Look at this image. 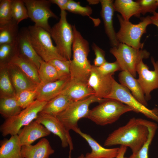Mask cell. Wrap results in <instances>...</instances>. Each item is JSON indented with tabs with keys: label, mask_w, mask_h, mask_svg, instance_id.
I'll use <instances>...</instances> for the list:
<instances>
[{
	"label": "cell",
	"mask_w": 158,
	"mask_h": 158,
	"mask_svg": "<svg viewBox=\"0 0 158 158\" xmlns=\"http://www.w3.org/2000/svg\"><path fill=\"white\" fill-rule=\"evenodd\" d=\"M66 11H61L59 22L51 28L50 34L61 56L66 60H70L74 35L73 25L67 19Z\"/></svg>",
	"instance_id": "5b68a950"
},
{
	"label": "cell",
	"mask_w": 158,
	"mask_h": 158,
	"mask_svg": "<svg viewBox=\"0 0 158 158\" xmlns=\"http://www.w3.org/2000/svg\"><path fill=\"white\" fill-rule=\"evenodd\" d=\"M101 6L100 14L104 24L105 32L112 47H117L119 42L118 41L113 26V17L115 11L112 0H100Z\"/></svg>",
	"instance_id": "2e32d148"
},
{
	"label": "cell",
	"mask_w": 158,
	"mask_h": 158,
	"mask_svg": "<svg viewBox=\"0 0 158 158\" xmlns=\"http://www.w3.org/2000/svg\"><path fill=\"white\" fill-rule=\"evenodd\" d=\"M15 96L0 97V113L6 119L18 114L22 110Z\"/></svg>",
	"instance_id": "83f0119b"
},
{
	"label": "cell",
	"mask_w": 158,
	"mask_h": 158,
	"mask_svg": "<svg viewBox=\"0 0 158 158\" xmlns=\"http://www.w3.org/2000/svg\"><path fill=\"white\" fill-rule=\"evenodd\" d=\"M35 120L43 125L51 133L58 136L61 140L63 147L69 146L70 151L71 152L73 150L69 131L65 129L56 117L40 112Z\"/></svg>",
	"instance_id": "4fadbf2b"
},
{
	"label": "cell",
	"mask_w": 158,
	"mask_h": 158,
	"mask_svg": "<svg viewBox=\"0 0 158 158\" xmlns=\"http://www.w3.org/2000/svg\"><path fill=\"white\" fill-rule=\"evenodd\" d=\"M16 44L18 53L34 65L38 69L43 60L32 46L28 28H23L19 31Z\"/></svg>",
	"instance_id": "5bb4252c"
},
{
	"label": "cell",
	"mask_w": 158,
	"mask_h": 158,
	"mask_svg": "<svg viewBox=\"0 0 158 158\" xmlns=\"http://www.w3.org/2000/svg\"><path fill=\"white\" fill-rule=\"evenodd\" d=\"M71 102L67 96L61 93L47 102L40 112L56 117Z\"/></svg>",
	"instance_id": "4316f807"
},
{
	"label": "cell",
	"mask_w": 158,
	"mask_h": 158,
	"mask_svg": "<svg viewBox=\"0 0 158 158\" xmlns=\"http://www.w3.org/2000/svg\"><path fill=\"white\" fill-rule=\"evenodd\" d=\"M153 109L155 113L158 116V108H155Z\"/></svg>",
	"instance_id": "bcb514c9"
},
{
	"label": "cell",
	"mask_w": 158,
	"mask_h": 158,
	"mask_svg": "<svg viewBox=\"0 0 158 158\" xmlns=\"http://www.w3.org/2000/svg\"><path fill=\"white\" fill-rule=\"evenodd\" d=\"M112 75L102 74L98 71L95 66L92 65L87 83L93 90L96 97L104 99L109 94L114 78Z\"/></svg>",
	"instance_id": "9a60e30c"
},
{
	"label": "cell",
	"mask_w": 158,
	"mask_h": 158,
	"mask_svg": "<svg viewBox=\"0 0 158 158\" xmlns=\"http://www.w3.org/2000/svg\"><path fill=\"white\" fill-rule=\"evenodd\" d=\"M40 81V84L51 82L59 80L57 71L55 67L48 62L42 61L38 69Z\"/></svg>",
	"instance_id": "1f68e13d"
},
{
	"label": "cell",
	"mask_w": 158,
	"mask_h": 158,
	"mask_svg": "<svg viewBox=\"0 0 158 158\" xmlns=\"http://www.w3.org/2000/svg\"><path fill=\"white\" fill-rule=\"evenodd\" d=\"M11 7L12 19L18 24L29 18L28 10L23 0H12Z\"/></svg>",
	"instance_id": "d6a6232c"
},
{
	"label": "cell",
	"mask_w": 158,
	"mask_h": 158,
	"mask_svg": "<svg viewBox=\"0 0 158 158\" xmlns=\"http://www.w3.org/2000/svg\"><path fill=\"white\" fill-rule=\"evenodd\" d=\"M150 16L152 24L156 26L158 28V13L155 12Z\"/></svg>",
	"instance_id": "ee69618b"
},
{
	"label": "cell",
	"mask_w": 158,
	"mask_h": 158,
	"mask_svg": "<svg viewBox=\"0 0 158 158\" xmlns=\"http://www.w3.org/2000/svg\"><path fill=\"white\" fill-rule=\"evenodd\" d=\"M95 67L98 71L104 75H113L115 72L121 70L118 63L116 61L111 63L107 61L101 66Z\"/></svg>",
	"instance_id": "f35d334b"
},
{
	"label": "cell",
	"mask_w": 158,
	"mask_h": 158,
	"mask_svg": "<svg viewBox=\"0 0 158 158\" xmlns=\"http://www.w3.org/2000/svg\"><path fill=\"white\" fill-rule=\"evenodd\" d=\"M117 17L120 28L116 35L119 43L135 49H142L144 44L140 42V40L143 34L146 33L147 26L152 24L150 16L142 18L141 21L137 24L125 20L120 15L118 14Z\"/></svg>",
	"instance_id": "277c9868"
},
{
	"label": "cell",
	"mask_w": 158,
	"mask_h": 158,
	"mask_svg": "<svg viewBox=\"0 0 158 158\" xmlns=\"http://www.w3.org/2000/svg\"><path fill=\"white\" fill-rule=\"evenodd\" d=\"M113 6L115 11L119 13L125 20L129 21L133 16L139 17L140 16V8L136 1L116 0L114 2Z\"/></svg>",
	"instance_id": "484cf974"
},
{
	"label": "cell",
	"mask_w": 158,
	"mask_h": 158,
	"mask_svg": "<svg viewBox=\"0 0 158 158\" xmlns=\"http://www.w3.org/2000/svg\"><path fill=\"white\" fill-rule=\"evenodd\" d=\"M27 8L29 18L35 23V25L41 28L49 33L51 28L49 19L52 18L56 19L58 17L50 8V0H23Z\"/></svg>",
	"instance_id": "8fae6325"
},
{
	"label": "cell",
	"mask_w": 158,
	"mask_h": 158,
	"mask_svg": "<svg viewBox=\"0 0 158 158\" xmlns=\"http://www.w3.org/2000/svg\"><path fill=\"white\" fill-rule=\"evenodd\" d=\"M80 15L83 16H90L92 13L91 8L88 6H83L80 3L72 0H69L66 6V11Z\"/></svg>",
	"instance_id": "74e56055"
},
{
	"label": "cell",
	"mask_w": 158,
	"mask_h": 158,
	"mask_svg": "<svg viewBox=\"0 0 158 158\" xmlns=\"http://www.w3.org/2000/svg\"><path fill=\"white\" fill-rule=\"evenodd\" d=\"M17 52L16 43L0 45V63L8 64Z\"/></svg>",
	"instance_id": "d590c367"
},
{
	"label": "cell",
	"mask_w": 158,
	"mask_h": 158,
	"mask_svg": "<svg viewBox=\"0 0 158 158\" xmlns=\"http://www.w3.org/2000/svg\"><path fill=\"white\" fill-rule=\"evenodd\" d=\"M37 88L34 90L23 91L16 94L15 97L18 103L23 109L30 105L36 99Z\"/></svg>",
	"instance_id": "836d02e7"
},
{
	"label": "cell",
	"mask_w": 158,
	"mask_h": 158,
	"mask_svg": "<svg viewBox=\"0 0 158 158\" xmlns=\"http://www.w3.org/2000/svg\"><path fill=\"white\" fill-rule=\"evenodd\" d=\"M92 47L95 56L94 60V65L98 67L107 62L105 58V51L95 43H92Z\"/></svg>",
	"instance_id": "60d3db41"
},
{
	"label": "cell",
	"mask_w": 158,
	"mask_h": 158,
	"mask_svg": "<svg viewBox=\"0 0 158 158\" xmlns=\"http://www.w3.org/2000/svg\"><path fill=\"white\" fill-rule=\"evenodd\" d=\"M132 111H133L131 108L120 101L105 98L90 110L87 118L97 125L103 126L114 123L124 114Z\"/></svg>",
	"instance_id": "3957f363"
},
{
	"label": "cell",
	"mask_w": 158,
	"mask_h": 158,
	"mask_svg": "<svg viewBox=\"0 0 158 158\" xmlns=\"http://www.w3.org/2000/svg\"><path fill=\"white\" fill-rule=\"evenodd\" d=\"M145 122L149 130V135L147 141L136 153H132L129 157H124V158H148L149 147L155 135L157 126L156 123L153 122L146 120Z\"/></svg>",
	"instance_id": "4dcf8cb0"
},
{
	"label": "cell",
	"mask_w": 158,
	"mask_h": 158,
	"mask_svg": "<svg viewBox=\"0 0 158 158\" xmlns=\"http://www.w3.org/2000/svg\"><path fill=\"white\" fill-rule=\"evenodd\" d=\"M156 3L157 5L158 6V0H156Z\"/></svg>",
	"instance_id": "681fc988"
},
{
	"label": "cell",
	"mask_w": 158,
	"mask_h": 158,
	"mask_svg": "<svg viewBox=\"0 0 158 158\" xmlns=\"http://www.w3.org/2000/svg\"><path fill=\"white\" fill-rule=\"evenodd\" d=\"M74 37L72 46L73 59L71 60V79L87 83L92 66L87 59L89 43L73 25Z\"/></svg>",
	"instance_id": "7a4b0ae2"
},
{
	"label": "cell",
	"mask_w": 158,
	"mask_h": 158,
	"mask_svg": "<svg viewBox=\"0 0 158 158\" xmlns=\"http://www.w3.org/2000/svg\"><path fill=\"white\" fill-rule=\"evenodd\" d=\"M109 51L116 58L121 70L127 71L135 78L138 65L150 54L145 49H135L121 43L117 47L111 48Z\"/></svg>",
	"instance_id": "52a82bcc"
},
{
	"label": "cell",
	"mask_w": 158,
	"mask_h": 158,
	"mask_svg": "<svg viewBox=\"0 0 158 158\" xmlns=\"http://www.w3.org/2000/svg\"><path fill=\"white\" fill-rule=\"evenodd\" d=\"M54 152L48 140L44 138L35 145H23L21 148L23 158H49Z\"/></svg>",
	"instance_id": "44dd1931"
},
{
	"label": "cell",
	"mask_w": 158,
	"mask_h": 158,
	"mask_svg": "<svg viewBox=\"0 0 158 158\" xmlns=\"http://www.w3.org/2000/svg\"><path fill=\"white\" fill-rule=\"evenodd\" d=\"M12 0H0V26L13 20L11 12Z\"/></svg>",
	"instance_id": "8d00e7d4"
},
{
	"label": "cell",
	"mask_w": 158,
	"mask_h": 158,
	"mask_svg": "<svg viewBox=\"0 0 158 158\" xmlns=\"http://www.w3.org/2000/svg\"><path fill=\"white\" fill-rule=\"evenodd\" d=\"M8 63L18 67L35 84L38 85L40 83L38 69L33 64L19 55L18 52Z\"/></svg>",
	"instance_id": "d4e9b609"
},
{
	"label": "cell",
	"mask_w": 158,
	"mask_h": 158,
	"mask_svg": "<svg viewBox=\"0 0 158 158\" xmlns=\"http://www.w3.org/2000/svg\"><path fill=\"white\" fill-rule=\"evenodd\" d=\"M151 60L154 67L153 70H149V67L144 63L143 60L138 64L136 70L138 75L137 80L147 101L151 98V92L158 89V61H155L153 57H151Z\"/></svg>",
	"instance_id": "7c38bea8"
},
{
	"label": "cell",
	"mask_w": 158,
	"mask_h": 158,
	"mask_svg": "<svg viewBox=\"0 0 158 158\" xmlns=\"http://www.w3.org/2000/svg\"><path fill=\"white\" fill-rule=\"evenodd\" d=\"M71 78L40 84L37 88L36 99L47 102L58 96L62 92L70 80Z\"/></svg>",
	"instance_id": "d6986e66"
},
{
	"label": "cell",
	"mask_w": 158,
	"mask_h": 158,
	"mask_svg": "<svg viewBox=\"0 0 158 158\" xmlns=\"http://www.w3.org/2000/svg\"><path fill=\"white\" fill-rule=\"evenodd\" d=\"M118 78L120 84L130 90L132 95L140 103L146 107L147 106L144 92L137 79L126 71H121Z\"/></svg>",
	"instance_id": "603a6c76"
},
{
	"label": "cell",
	"mask_w": 158,
	"mask_h": 158,
	"mask_svg": "<svg viewBox=\"0 0 158 158\" xmlns=\"http://www.w3.org/2000/svg\"><path fill=\"white\" fill-rule=\"evenodd\" d=\"M73 131L84 138L91 149V152L87 153L85 158H114L117 155L119 147L105 148L102 146L90 135L82 132L78 127Z\"/></svg>",
	"instance_id": "ac0fdd59"
},
{
	"label": "cell",
	"mask_w": 158,
	"mask_h": 158,
	"mask_svg": "<svg viewBox=\"0 0 158 158\" xmlns=\"http://www.w3.org/2000/svg\"><path fill=\"white\" fill-rule=\"evenodd\" d=\"M7 64L0 63V97H13L16 95L9 74Z\"/></svg>",
	"instance_id": "f1b7e54d"
},
{
	"label": "cell",
	"mask_w": 158,
	"mask_h": 158,
	"mask_svg": "<svg viewBox=\"0 0 158 158\" xmlns=\"http://www.w3.org/2000/svg\"><path fill=\"white\" fill-rule=\"evenodd\" d=\"M61 93L67 96L72 102L85 99L95 94L87 83L71 79Z\"/></svg>",
	"instance_id": "ffe728a7"
},
{
	"label": "cell",
	"mask_w": 158,
	"mask_h": 158,
	"mask_svg": "<svg viewBox=\"0 0 158 158\" xmlns=\"http://www.w3.org/2000/svg\"><path fill=\"white\" fill-rule=\"evenodd\" d=\"M104 99H100L95 95L85 99L71 103L56 117L68 131L78 127V121L82 118H87L90 109V105L96 102L100 103Z\"/></svg>",
	"instance_id": "9c48e42d"
},
{
	"label": "cell",
	"mask_w": 158,
	"mask_h": 158,
	"mask_svg": "<svg viewBox=\"0 0 158 158\" xmlns=\"http://www.w3.org/2000/svg\"><path fill=\"white\" fill-rule=\"evenodd\" d=\"M11 79L16 94L27 90H34L38 85L30 80L18 67L7 64Z\"/></svg>",
	"instance_id": "7402d4cb"
},
{
	"label": "cell",
	"mask_w": 158,
	"mask_h": 158,
	"mask_svg": "<svg viewBox=\"0 0 158 158\" xmlns=\"http://www.w3.org/2000/svg\"><path fill=\"white\" fill-rule=\"evenodd\" d=\"M22 147L18 135H11L1 142L0 158H23Z\"/></svg>",
	"instance_id": "cb8c5ba5"
},
{
	"label": "cell",
	"mask_w": 158,
	"mask_h": 158,
	"mask_svg": "<svg viewBox=\"0 0 158 158\" xmlns=\"http://www.w3.org/2000/svg\"><path fill=\"white\" fill-rule=\"evenodd\" d=\"M47 102L36 99L18 115L6 118L0 126L2 135H18L22 127L27 125L37 118Z\"/></svg>",
	"instance_id": "8992f818"
},
{
	"label": "cell",
	"mask_w": 158,
	"mask_h": 158,
	"mask_svg": "<svg viewBox=\"0 0 158 158\" xmlns=\"http://www.w3.org/2000/svg\"><path fill=\"white\" fill-rule=\"evenodd\" d=\"M71 152L69 151V158H71Z\"/></svg>",
	"instance_id": "c3c4849f"
},
{
	"label": "cell",
	"mask_w": 158,
	"mask_h": 158,
	"mask_svg": "<svg viewBox=\"0 0 158 158\" xmlns=\"http://www.w3.org/2000/svg\"><path fill=\"white\" fill-rule=\"evenodd\" d=\"M28 28L32 46L43 61L48 62L55 59L66 60L53 45L49 32L35 25L30 26Z\"/></svg>",
	"instance_id": "ba28073f"
},
{
	"label": "cell",
	"mask_w": 158,
	"mask_h": 158,
	"mask_svg": "<svg viewBox=\"0 0 158 158\" xmlns=\"http://www.w3.org/2000/svg\"><path fill=\"white\" fill-rule=\"evenodd\" d=\"M51 133L35 120L24 127L18 135L22 146L31 145L36 140L49 135Z\"/></svg>",
	"instance_id": "e0dca14e"
},
{
	"label": "cell",
	"mask_w": 158,
	"mask_h": 158,
	"mask_svg": "<svg viewBox=\"0 0 158 158\" xmlns=\"http://www.w3.org/2000/svg\"><path fill=\"white\" fill-rule=\"evenodd\" d=\"M127 149V147H126L121 145L119 147V152L117 155L114 158H124Z\"/></svg>",
	"instance_id": "7bdbcfd3"
},
{
	"label": "cell",
	"mask_w": 158,
	"mask_h": 158,
	"mask_svg": "<svg viewBox=\"0 0 158 158\" xmlns=\"http://www.w3.org/2000/svg\"><path fill=\"white\" fill-rule=\"evenodd\" d=\"M56 69L59 79L71 78V60H62L57 59H52L48 62Z\"/></svg>",
	"instance_id": "e575fe53"
},
{
	"label": "cell",
	"mask_w": 158,
	"mask_h": 158,
	"mask_svg": "<svg viewBox=\"0 0 158 158\" xmlns=\"http://www.w3.org/2000/svg\"><path fill=\"white\" fill-rule=\"evenodd\" d=\"M78 158H85V156L83 154H81Z\"/></svg>",
	"instance_id": "7dc6e473"
},
{
	"label": "cell",
	"mask_w": 158,
	"mask_h": 158,
	"mask_svg": "<svg viewBox=\"0 0 158 158\" xmlns=\"http://www.w3.org/2000/svg\"><path fill=\"white\" fill-rule=\"evenodd\" d=\"M69 0H50L51 3L56 4L61 11H66Z\"/></svg>",
	"instance_id": "b9f144b4"
},
{
	"label": "cell",
	"mask_w": 158,
	"mask_h": 158,
	"mask_svg": "<svg viewBox=\"0 0 158 158\" xmlns=\"http://www.w3.org/2000/svg\"><path fill=\"white\" fill-rule=\"evenodd\" d=\"M136 1L140 7L141 14L143 15L148 13L153 14L156 12L158 7L156 0H138Z\"/></svg>",
	"instance_id": "ab89813d"
},
{
	"label": "cell",
	"mask_w": 158,
	"mask_h": 158,
	"mask_svg": "<svg viewBox=\"0 0 158 158\" xmlns=\"http://www.w3.org/2000/svg\"><path fill=\"white\" fill-rule=\"evenodd\" d=\"M87 1L90 4H97L100 2L99 0H87Z\"/></svg>",
	"instance_id": "f6af8a7d"
},
{
	"label": "cell",
	"mask_w": 158,
	"mask_h": 158,
	"mask_svg": "<svg viewBox=\"0 0 158 158\" xmlns=\"http://www.w3.org/2000/svg\"><path fill=\"white\" fill-rule=\"evenodd\" d=\"M149 130L145 119H130L125 125L109 134L105 140L104 146L120 145L129 147L133 154L137 152L147 141Z\"/></svg>",
	"instance_id": "6da1fadb"
},
{
	"label": "cell",
	"mask_w": 158,
	"mask_h": 158,
	"mask_svg": "<svg viewBox=\"0 0 158 158\" xmlns=\"http://www.w3.org/2000/svg\"><path fill=\"white\" fill-rule=\"evenodd\" d=\"M19 32L18 24L13 19L8 23L0 26V45L16 43Z\"/></svg>",
	"instance_id": "f546056e"
},
{
	"label": "cell",
	"mask_w": 158,
	"mask_h": 158,
	"mask_svg": "<svg viewBox=\"0 0 158 158\" xmlns=\"http://www.w3.org/2000/svg\"><path fill=\"white\" fill-rule=\"evenodd\" d=\"M105 98L115 99L131 108L133 111L141 113L146 117L158 122V116L153 109H150L138 101L126 87L114 78L111 91Z\"/></svg>",
	"instance_id": "30bf717a"
}]
</instances>
